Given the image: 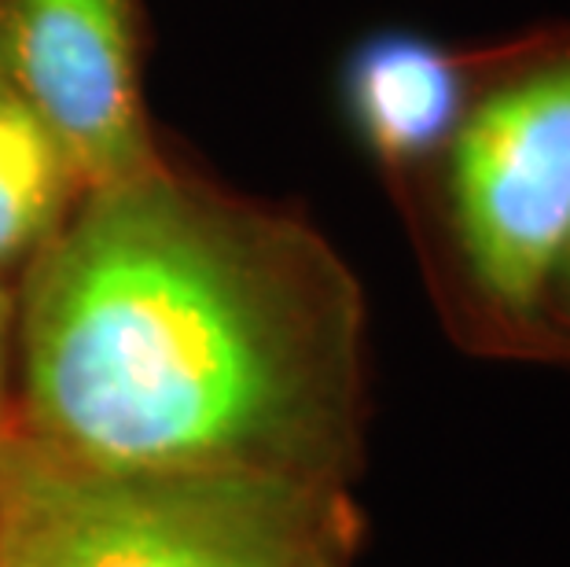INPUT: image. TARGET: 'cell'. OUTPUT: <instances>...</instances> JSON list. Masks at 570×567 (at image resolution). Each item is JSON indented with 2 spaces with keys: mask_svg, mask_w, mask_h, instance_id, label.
Listing matches in <instances>:
<instances>
[{
  "mask_svg": "<svg viewBox=\"0 0 570 567\" xmlns=\"http://www.w3.org/2000/svg\"><path fill=\"white\" fill-rule=\"evenodd\" d=\"M16 303L19 428L52 453L343 487L365 405V295L298 211L163 151L81 192Z\"/></svg>",
  "mask_w": 570,
  "mask_h": 567,
  "instance_id": "obj_1",
  "label": "cell"
},
{
  "mask_svg": "<svg viewBox=\"0 0 570 567\" xmlns=\"http://www.w3.org/2000/svg\"><path fill=\"white\" fill-rule=\"evenodd\" d=\"M338 482L262 472H140L0 431V549L16 567H343Z\"/></svg>",
  "mask_w": 570,
  "mask_h": 567,
  "instance_id": "obj_2",
  "label": "cell"
},
{
  "mask_svg": "<svg viewBox=\"0 0 570 567\" xmlns=\"http://www.w3.org/2000/svg\"><path fill=\"white\" fill-rule=\"evenodd\" d=\"M416 180L434 192L475 321L501 340H549L570 239V19L475 45L464 111Z\"/></svg>",
  "mask_w": 570,
  "mask_h": 567,
  "instance_id": "obj_3",
  "label": "cell"
},
{
  "mask_svg": "<svg viewBox=\"0 0 570 567\" xmlns=\"http://www.w3.org/2000/svg\"><path fill=\"white\" fill-rule=\"evenodd\" d=\"M0 70L59 133L85 188L163 159L140 0H0Z\"/></svg>",
  "mask_w": 570,
  "mask_h": 567,
  "instance_id": "obj_4",
  "label": "cell"
},
{
  "mask_svg": "<svg viewBox=\"0 0 570 567\" xmlns=\"http://www.w3.org/2000/svg\"><path fill=\"white\" fill-rule=\"evenodd\" d=\"M475 81V48L412 30H375L343 59L346 126L391 180L412 185L453 133Z\"/></svg>",
  "mask_w": 570,
  "mask_h": 567,
  "instance_id": "obj_5",
  "label": "cell"
},
{
  "mask_svg": "<svg viewBox=\"0 0 570 567\" xmlns=\"http://www.w3.org/2000/svg\"><path fill=\"white\" fill-rule=\"evenodd\" d=\"M81 192L67 144L0 70V276L38 255Z\"/></svg>",
  "mask_w": 570,
  "mask_h": 567,
  "instance_id": "obj_6",
  "label": "cell"
},
{
  "mask_svg": "<svg viewBox=\"0 0 570 567\" xmlns=\"http://www.w3.org/2000/svg\"><path fill=\"white\" fill-rule=\"evenodd\" d=\"M16 313H19V303H16V295L8 292L4 276H0V431L11 428L8 388H11V365H16Z\"/></svg>",
  "mask_w": 570,
  "mask_h": 567,
  "instance_id": "obj_7",
  "label": "cell"
},
{
  "mask_svg": "<svg viewBox=\"0 0 570 567\" xmlns=\"http://www.w3.org/2000/svg\"><path fill=\"white\" fill-rule=\"evenodd\" d=\"M549 335H563V340H570V239L563 247L560 270H556L552 295H549Z\"/></svg>",
  "mask_w": 570,
  "mask_h": 567,
  "instance_id": "obj_8",
  "label": "cell"
},
{
  "mask_svg": "<svg viewBox=\"0 0 570 567\" xmlns=\"http://www.w3.org/2000/svg\"><path fill=\"white\" fill-rule=\"evenodd\" d=\"M0 567H16V560H11L4 549H0Z\"/></svg>",
  "mask_w": 570,
  "mask_h": 567,
  "instance_id": "obj_9",
  "label": "cell"
}]
</instances>
